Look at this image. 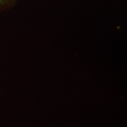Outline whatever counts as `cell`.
Segmentation results:
<instances>
[{
  "label": "cell",
  "instance_id": "6da1fadb",
  "mask_svg": "<svg viewBox=\"0 0 127 127\" xmlns=\"http://www.w3.org/2000/svg\"><path fill=\"white\" fill-rule=\"evenodd\" d=\"M10 0H0V6H2L5 5Z\"/></svg>",
  "mask_w": 127,
  "mask_h": 127
}]
</instances>
